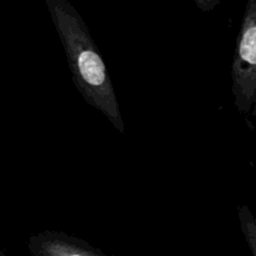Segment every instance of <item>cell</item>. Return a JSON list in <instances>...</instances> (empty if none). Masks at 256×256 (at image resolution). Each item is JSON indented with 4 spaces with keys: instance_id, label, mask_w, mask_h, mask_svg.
<instances>
[{
    "instance_id": "1",
    "label": "cell",
    "mask_w": 256,
    "mask_h": 256,
    "mask_svg": "<svg viewBox=\"0 0 256 256\" xmlns=\"http://www.w3.org/2000/svg\"><path fill=\"white\" fill-rule=\"evenodd\" d=\"M45 4L64 48L75 88L90 106L124 134V120L109 70L82 16L68 0H45Z\"/></svg>"
},
{
    "instance_id": "4",
    "label": "cell",
    "mask_w": 256,
    "mask_h": 256,
    "mask_svg": "<svg viewBox=\"0 0 256 256\" xmlns=\"http://www.w3.org/2000/svg\"><path fill=\"white\" fill-rule=\"evenodd\" d=\"M238 219L250 252L256 256V216L246 205H240L238 208Z\"/></svg>"
},
{
    "instance_id": "6",
    "label": "cell",
    "mask_w": 256,
    "mask_h": 256,
    "mask_svg": "<svg viewBox=\"0 0 256 256\" xmlns=\"http://www.w3.org/2000/svg\"><path fill=\"white\" fill-rule=\"evenodd\" d=\"M0 256H5V255H4V254H2V252H0Z\"/></svg>"
},
{
    "instance_id": "2",
    "label": "cell",
    "mask_w": 256,
    "mask_h": 256,
    "mask_svg": "<svg viewBox=\"0 0 256 256\" xmlns=\"http://www.w3.org/2000/svg\"><path fill=\"white\" fill-rule=\"evenodd\" d=\"M232 92L240 114L256 116V0L245 6L232 65Z\"/></svg>"
},
{
    "instance_id": "3",
    "label": "cell",
    "mask_w": 256,
    "mask_h": 256,
    "mask_svg": "<svg viewBox=\"0 0 256 256\" xmlns=\"http://www.w3.org/2000/svg\"><path fill=\"white\" fill-rule=\"evenodd\" d=\"M28 250L32 256H108L80 238L54 230L32 235Z\"/></svg>"
},
{
    "instance_id": "5",
    "label": "cell",
    "mask_w": 256,
    "mask_h": 256,
    "mask_svg": "<svg viewBox=\"0 0 256 256\" xmlns=\"http://www.w3.org/2000/svg\"><path fill=\"white\" fill-rule=\"evenodd\" d=\"M196 4L198 6L202 8V12H209V10H212V8L218 4V2L212 0V2H204V0H200V2H196Z\"/></svg>"
}]
</instances>
